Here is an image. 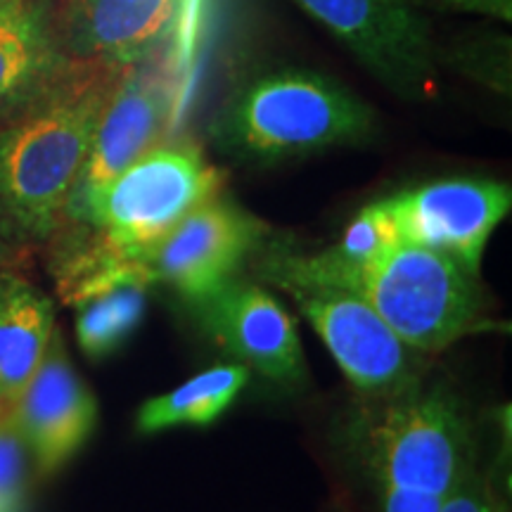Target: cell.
<instances>
[{"mask_svg": "<svg viewBox=\"0 0 512 512\" xmlns=\"http://www.w3.org/2000/svg\"><path fill=\"white\" fill-rule=\"evenodd\" d=\"M382 86L422 100L437 79V43L411 0H294Z\"/></svg>", "mask_w": 512, "mask_h": 512, "instance_id": "8992f818", "label": "cell"}, {"mask_svg": "<svg viewBox=\"0 0 512 512\" xmlns=\"http://www.w3.org/2000/svg\"><path fill=\"white\" fill-rule=\"evenodd\" d=\"M439 512H503V494L498 491L494 472H486L477 463L444 498Z\"/></svg>", "mask_w": 512, "mask_h": 512, "instance_id": "44dd1931", "label": "cell"}, {"mask_svg": "<svg viewBox=\"0 0 512 512\" xmlns=\"http://www.w3.org/2000/svg\"><path fill=\"white\" fill-rule=\"evenodd\" d=\"M271 238L249 261L259 278L271 285L294 280L354 292L420 354H437L458 339L494 328L479 275L434 249L401 242L370 264L349 266L328 249L304 254Z\"/></svg>", "mask_w": 512, "mask_h": 512, "instance_id": "7a4b0ae2", "label": "cell"}, {"mask_svg": "<svg viewBox=\"0 0 512 512\" xmlns=\"http://www.w3.org/2000/svg\"><path fill=\"white\" fill-rule=\"evenodd\" d=\"M387 202L403 242L451 256L479 275L489 238L510 214L512 192L508 183L489 178H444Z\"/></svg>", "mask_w": 512, "mask_h": 512, "instance_id": "8fae6325", "label": "cell"}, {"mask_svg": "<svg viewBox=\"0 0 512 512\" xmlns=\"http://www.w3.org/2000/svg\"><path fill=\"white\" fill-rule=\"evenodd\" d=\"M349 444L373 489L446 498L479 463L463 401L446 384L425 380L382 399H363Z\"/></svg>", "mask_w": 512, "mask_h": 512, "instance_id": "277c9868", "label": "cell"}, {"mask_svg": "<svg viewBox=\"0 0 512 512\" xmlns=\"http://www.w3.org/2000/svg\"><path fill=\"white\" fill-rule=\"evenodd\" d=\"M401 233L396 226L394 211L389 207L387 197L363 207L354 216V221L344 228L342 238L328 252L337 261L349 266H363L380 259L394 247L401 245Z\"/></svg>", "mask_w": 512, "mask_h": 512, "instance_id": "ac0fdd59", "label": "cell"}, {"mask_svg": "<svg viewBox=\"0 0 512 512\" xmlns=\"http://www.w3.org/2000/svg\"><path fill=\"white\" fill-rule=\"evenodd\" d=\"M8 411H10V408H8V406H5L3 396H0V418H3V415H5V413H8Z\"/></svg>", "mask_w": 512, "mask_h": 512, "instance_id": "d4e9b609", "label": "cell"}, {"mask_svg": "<svg viewBox=\"0 0 512 512\" xmlns=\"http://www.w3.org/2000/svg\"><path fill=\"white\" fill-rule=\"evenodd\" d=\"M200 328L235 363L273 382L302 384L306 358L297 323L271 292L235 275L200 297L185 299Z\"/></svg>", "mask_w": 512, "mask_h": 512, "instance_id": "30bf717a", "label": "cell"}, {"mask_svg": "<svg viewBox=\"0 0 512 512\" xmlns=\"http://www.w3.org/2000/svg\"><path fill=\"white\" fill-rule=\"evenodd\" d=\"M8 3H12V0H0V10H3Z\"/></svg>", "mask_w": 512, "mask_h": 512, "instance_id": "484cf974", "label": "cell"}, {"mask_svg": "<svg viewBox=\"0 0 512 512\" xmlns=\"http://www.w3.org/2000/svg\"><path fill=\"white\" fill-rule=\"evenodd\" d=\"M377 512H439L444 498L406 489H375Z\"/></svg>", "mask_w": 512, "mask_h": 512, "instance_id": "603a6c76", "label": "cell"}, {"mask_svg": "<svg viewBox=\"0 0 512 512\" xmlns=\"http://www.w3.org/2000/svg\"><path fill=\"white\" fill-rule=\"evenodd\" d=\"M145 290V285L124 283L76 302L79 347L91 358H105L117 351L143 320Z\"/></svg>", "mask_w": 512, "mask_h": 512, "instance_id": "e0dca14e", "label": "cell"}, {"mask_svg": "<svg viewBox=\"0 0 512 512\" xmlns=\"http://www.w3.org/2000/svg\"><path fill=\"white\" fill-rule=\"evenodd\" d=\"M275 287L290 294L363 399H382L422 380L425 354L401 342L363 297L342 287L294 280Z\"/></svg>", "mask_w": 512, "mask_h": 512, "instance_id": "52a82bcc", "label": "cell"}, {"mask_svg": "<svg viewBox=\"0 0 512 512\" xmlns=\"http://www.w3.org/2000/svg\"><path fill=\"white\" fill-rule=\"evenodd\" d=\"M72 60L60 24L43 0H12L0 10V119L41 91Z\"/></svg>", "mask_w": 512, "mask_h": 512, "instance_id": "5bb4252c", "label": "cell"}, {"mask_svg": "<svg viewBox=\"0 0 512 512\" xmlns=\"http://www.w3.org/2000/svg\"><path fill=\"white\" fill-rule=\"evenodd\" d=\"M247 382L249 368L242 363H221L197 373L171 392L145 401L138 413V430L155 434L169 427L209 425L228 411Z\"/></svg>", "mask_w": 512, "mask_h": 512, "instance_id": "2e32d148", "label": "cell"}, {"mask_svg": "<svg viewBox=\"0 0 512 512\" xmlns=\"http://www.w3.org/2000/svg\"><path fill=\"white\" fill-rule=\"evenodd\" d=\"M121 69L72 57L0 121V240L38 245L62 226Z\"/></svg>", "mask_w": 512, "mask_h": 512, "instance_id": "6da1fadb", "label": "cell"}, {"mask_svg": "<svg viewBox=\"0 0 512 512\" xmlns=\"http://www.w3.org/2000/svg\"><path fill=\"white\" fill-rule=\"evenodd\" d=\"M375 112L354 91L311 69L285 67L242 81L209 126L216 150L252 166H273L366 143Z\"/></svg>", "mask_w": 512, "mask_h": 512, "instance_id": "3957f363", "label": "cell"}, {"mask_svg": "<svg viewBox=\"0 0 512 512\" xmlns=\"http://www.w3.org/2000/svg\"><path fill=\"white\" fill-rule=\"evenodd\" d=\"M219 192L223 174L202 147L190 140H162L102 185L62 226L79 230L147 285V256L183 216Z\"/></svg>", "mask_w": 512, "mask_h": 512, "instance_id": "5b68a950", "label": "cell"}, {"mask_svg": "<svg viewBox=\"0 0 512 512\" xmlns=\"http://www.w3.org/2000/svg\"><path fill=\"white\" fill-rule=\"evenodd\" d=\"M271 228L228 195H214L178 221L147 256V285L164 283L183 299L200 297L242 273Z\"/></svg>", "mask_w": 512, "mask_h": 512, "instance_id": "9c48e42d", "label": "cell"}, {"mask_svg": "<svg viewBox=\"0 0 512 512\" xmlns=\"http://www.w3.org/2000/svg\"><path fill=\"white\" fill-rule=\"evenodd\" d=\"M10 415L41 475L60 470L91 437L98 401L74 370L57 328Z\"/></svg>", "mask_w": 512, "mask_h": 512, "instance_id": "7c38bea8", "label": "cell"}, {"mask_svg": "<svg viewBox=\"0 0 512 512\" xmlns=\"http://www.w3.org/2000/svg\"><path fill=\"white\" fill-rule=\"evenodd\" d=\"M8 259H10V247H8V242L0 240V268L8 264Z\"/></svg>", "mask_w": 512, "mask_h": 512, "instance_id": "cb8c5ba5", "label": "cell"}, {"mask_svg": "<svg viewBox=\"0 0 512 512\" xmlns=\"http://www.w3.org/2000/svg\"><path fill=\"white\" fill-rule=\"evenodd\" d=\"M415 8L437 12H460V15H484L498 22H510L512 0H411Z\"/></svg>", "mask_w": 512, "mask_h": 512, "instance_id": "7402d4cb", "label": "cell"}, {"mask_svg": "<svg viewBox=\"0 0 512 512\" xmlns=\"http://www.w3.org/2000/svg\"><path fill=\"white\" fill-rule=\"evenodd\" d=\"M444 60L448 67L479 83H486L498 93L510 88V38L475 34L460 36L446 53L437 50V62Z\"/></svg>", "mask_w": 512, "mask_h": 512, "instance_id": "d6986e66", "label": "cell"}, {"mask_svg": "<svg viewBox=\"0 0 512 512\" xmlns=\"http://www.w3.org/2000/svg\"><path fill=\"white\" fill-rule=\"evenodd\" d=\"M55 306L22 275L0 271V396L12 408L46 354Z\"/></svg>", "mask_w": 512, "mask_h": 512, "instance_id": "9a60e30c", "label": "cell"}, {"mask_svg": "<svg viewBox=\"0 0 512 512\" xmlns=\"http://www.w3.org/2000/svg\"><path fill=\"white\" fill-rule=\"evenodd\" d=\"M29 451L10 411L0 418V512H15L27 479Z\"/></svg>", "mask_w": 512, "mask_h": 512, "instance_id": "ffe728a7", "label": "cell"}, {"mask_svg": "<svg viewBox=\"0 0 512 512\" xmlns=\"http://www.w3.org/2000/svg\"><path fill=\"white\" fill-rule=\"evenodd\" d=\"M176 79L171 60L162 57V48L121 69L69 195L64 221L91 200L102 185L162 143L174 117Z\"/></svg>", "mask_w": 512, "mask_h": 512, "instance_id": "ba28073f", "label": "cell"}, {"mask_svg": "<svg viewBox=\"0 0 512 512\" xmlns=\"http://www.w3.org/2000/svg\"><path fill=\"white\" fill-rule=\"evenodd\" d=\"M185 0H67L60 36L69 57L128 67L157 53Z\"/></svg>", "mask_w": 512, "mask_h": 512, "instance_id": "4fadbf2b", "label": "cell"}]
</instances>
